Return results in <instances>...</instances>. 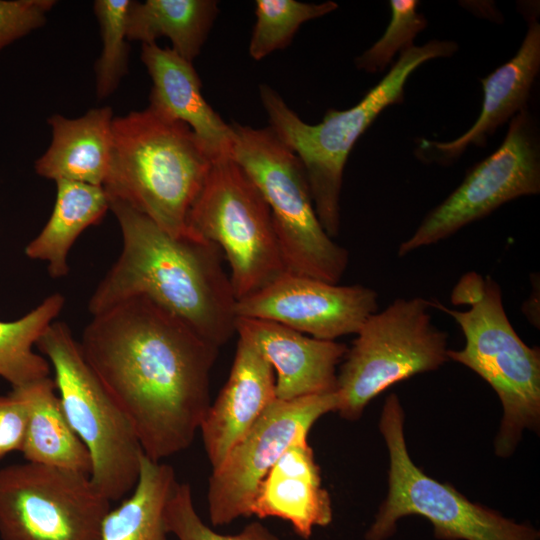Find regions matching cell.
<instances>
[{
    "label": "cell",
    "instance_id": "obj_1",
    "mask_svg": "<svg viewBox=\"0 0 540 540\" xmlns=\"http://www.w3.org/2000/svg\"><path fill=\"white\" fill-rule=\"evenodd\" d=\"M79 344L147 457L161 461L191 445L211 405L219 348L141 296L92 315Z\"/></svg>",
    "mask_w": 540,
    "mask_h": 540
},
{
    "label": "cell",
    "instance_id": "obj_2",
    "mask_svg": "<svg viewBox=\"0 0 540 540\" xmlns=\"http://www.w3.org/2000/svg\"><path fill=\"white\" fill-rule=\"evenodd\" d=\"M122 250L88 304L97 314L132 297H145L219 348L235 331L236 302L217 245L176 237L126 203L109 199Z\"/></svg>",
    "mask_w": 540,
    "mask_h": 540
},
{
    "label": "cell",
    "instance_id": "obj_3",
    "mask_svg": "<svg viewBox=\"0 0 540 540\" xmlns=\"http://www.w3.org/2000/svg\"><path fill=\"white\" fill-rule=\"evenodd\" d=\"M110 166L103 188L176 237H193L190 208L214 158L184 123L149 106L114 117ZM196 238V237H195Z\"/></svg>",
    "mask_w": 540,
    "mask_h": 540
},
{
    "label": "cell",
    "instance_id": "obj_4",
    "mask_svg": "<svg viewBox=\"0 0 540 540\" xmlns=\"http://www.w3.org/2000/svg\"><path fill=\"white\" fill-rule=\"evenodd\" d=\"M451 303L468 306L461 311L437 300L430 306L449 315L461 328L465 345L448 349L447 357L482 377L498 395L503 418L495 453L514 452L524 429L537 430L540 422V350L528 346L506 314L502 291L491 276L475 271L462 275L451 292Z\"/></svg>",
    "mask_w": 540,
    "mask_h": 540
},
{
    "label": "cell",
    "instance_id": "obj_5",
    "mask_svg": "<svg viewBox=\"0 0 540 540\" xmlns=\"http://www.w3.org/2000/svg\"><path fill=\"white\" fill-rule=\"evenodd\" d=\"M457 49V43L440 40L413 46L355 106L329 109L314 125L304 122L272 87L259 86L269 127L301 161L316 214L331 238L340 230L343 172L354 144L386 107L403 101L405 83L414 70L429 60L452 56Z\"/></svg>",
    "mask_w": 540,
    "mask_h": 540
},
{
    "label": "cell",
    "instance_id": "obj_6",
    "mask_svg": "<svg viewBox=\"0 0 540 540\" xmlns=\"http://www.w3.org/2000/svg\"><path fill=\"white\" fill-rule=\"evenodd\" d=\"M231 158L266 201L287 273L338 284L348 251L321 225L301 161L268 126L232 124Z\"/></svg>",
    "mask_w": 540,
    "mask_h": 540
},
{
    "label": "cell",
    "instance_id": "obj_7",
    "mask_svg": "<svg viewBox=\"0 0 540 540\" xmlns=\"http://www.w3.org/2000/svg\"><path fill=\"white\" fill-rule=\"evenodd\" d=\"M54 373L65 416L91 458L90 480L108 500L130 493L144 454L130 419L86 361L69 326L54 321L36 343Z\"/></svg>",
    "mask_w": 540,
    "mask_h": 540
},
{
    "label": "cell",
    "instance_id": "obj_8",
    "mask_svg": "<svg viewBox=\"0 0 540 540\" xmlns=\"http://www.w3.org/2000/svg\"><path fill=\"white\" fill-rule=\"evenodd\" d=\"M193 237L217 245L230 266L237 300L287 273L270 209L232 158L214 160L187 218Z\"/></svg>",
    "mask_w": 540,
    "mask_h": 540
},
{
    "label": "cell",
    "instance_id": "obj_9",
    "mask_svg": "<svg viewBox=\"0 0 540 540\" xmlns=\"http://www.w3.org/2000/svg\"><path fill=\"white\" fill-rule=\"evenodd\" d=\"M430 308L422 297L398 298L367 318L337 373L342 418L359 419L388 387L449 360L448 333L432 322Z\"/></svg>",
    "mask_w": 540,
    "mask_h": 540
},
{
    "label": "cell",
    "instance_id": "obj_10",
    "mask_svg": "<svg viewBox=\"0 0 540 540\" xmlns=\"http://www.w3.org/2000/svg\"><path fill=\"white\" fill-rule=\"evenodd\" d=\"M389 451V489L366 540H386L396 523L407 515H420L441 540H538L532 526L519 524L500 513L469 501L451 485L427 476L411 460L404 437V411L396 394L383 405L379 422Z\"/></svg>",
    "mask_w": 540,
    "mask_h": 540
},
{
    "label": "cell",
    "instance_id": "obj_11",
    "mask_svg": "<svg viewBox=\"0 0 540 540\" xmlns=\"http://www.w3.org/2000/svg\"><path fill=\"white\" fill-rule=\"evenodd\" d=\"M110 509L89 475L27 461L0 469L2 540H98Z\"/></svg>",
    "mask_w": 540,
    "mask_h": 540
},
{
    "label": "cell",
    "instance_id": "obj_12",
    "mask_svg": "<svg viewBox=\"0 0 540 540\" xmlns=\"http://www.w3.org/2000/svg\"><path fill=\"white\" fill-rule=\"evenodd\" d=\"M539 192V135L525 108L511 119L499 148L473 166L460 185L400 243L398 256L436 244L503 204Z\"/></svg>",
    "mask_w": 540,
    "mask_h": 540
},
{
    "label": "cell",
    "instance_id": "obj_13",
    "mask_svg": "<svg viewBox=\"0 0 540 540\" xmlns=\"http://www.w3.org/2000/svg\"><path fill=\"white\" fill-rule=\"evenodd\" d=\"M337 391L292 400L275 399L245 436L231 449L209 478L210 521L226 525L251 516L258 487L281 455L307 440L315 422L337 412Z\"/></svg>",
    "mask_w": 540,
    "mask_h": 540
},
{
    "label": "cell",
    "instance_id": "obj_14",
    "mask_svg": "<svg viewBox=\"0 0 540 540\" xmlns=\"http://www.w3.org/2000/svg\"><path fill=\"white\" fill-rule=\"evenodd\" d=\"M378 307V293L370 287L285 273L237 300L235 311L237 317L268 320L317 339L335 340L356 334Z\"/></svg>",
    "mask_w": 540,
    "mask_h": 540
},
{
    "label": "cell",
    "instance_id": "obj_15",
    "mask_svg": "<svg viewBox=\"0 0 540 540\" xmlns=\"http://www.w3.org/2000/svg\"><path fill=\"white\" fill-rule=\"evenodd\" d=\"M235 331L251 342L275 374V396L280 400L337 391V366L347 346L317 339L282 324L237 317Z\"/></svg>",
    "mask_w": 540,
    "mask_h": 540
},
{
    "label": "cell",
    "instance_id": "obj_16",
    "mask_svg": "<svg viewBox=\"0 0 540 540\" xmlns=\"http://www.w3.org/2000/svg\"><path fill=\"white\" fill-rule=\"evenodd\" d=\"M276 399L272 366L239 337L229 377L201 425L204 449L217 468Z\"/></svg>",
    "mask_w": 540,
    "mask_h": 540
},
{
    "label": "cell",
    "instance_id": "obj_17",
    "mask_svg": "<svg viewBox=\"0 0 540 540\" xmlns=\"http://www.w3.org/2000/svg\"><path fill=\"white\" fill-rule=\"evenodd\" d=\"M540 70V25L529 22L526 36L513 58L482 78L483 104L475 123L451 141H418L416 155L423 162L448 165L470 146L485 145L502 124L527 108L531 88Z\"/></svg>",
    "mask_w": 540,
    "mask_h": 540
},
{
    "label": "cell",
    "instance_id": "obj_18",
    "mask_svg": "<svg viewBox=\"0 0 540 540\" xmlns=\"http://www.w3.org/2000/svg\"><path fill=\"white\" fill-rule=\"evenodd\" d=\"M141 60L151 79L149 107L186 124L214 160L231 158L234 132L202 95V83L192 62L170 48L142 44Z\"/></svg>",
    "mask_w": 540,
    "mask_h": 540
},
{
    "label": "cell",
    "instance_id": "obj_19",
    "mask_svg": "<svg viewBox=\"0 0 540 540\" xmlns=\"http://www.w3.org/2000/svg\"><path fill=\"white\" fill-rule=\"evenodd\" d=\"M251 515L288 521L303 539L311 537L315 526L330 524V496L321 485L320 468L307 440L291 445L263 478Z\"/></svg>",
    "mask_w": 540,
    "mask_h": 540
},
{
    "label": "cell",
    "instance_id": "obj_20",
    "mask_svg": "<svg viewBox=\"0 0 540 540\" xmlns=\"http://www.w3.org/2000/svg\"><path fill=\"white\" fill-rule=\"evenodd\" d=\"M113 119L108 106L90 109L75 119L50 116L52 139L35 162L36 173L55 182L67 180L103 187L110 166Z\"/></svg>",
    "mask_w": 540,
    "mask_h": 540
},
{
    "label": "cell",
    "instance_id": "obj_21",
    "mask_svg": "<svg viewBox=\"0 0 540 540\" xmlns=\"http://www.w3.org/2000/svg\"><path fill=\"white\" fill-rule=\"evenodd\" d=\"M12 390L27 408L25 460L90 475V454L65 416L54 380L47 377Z\"/></svg>",
    "mask_w": 540,
    "mask_h": 540
},
{
    "label": "cell",
    "instance_id": "obj_22",
    "mask_svg": "<svg viewBox=\"0 0 540 540\" xmlns=\"http://www.w3.org/2000/svg\"><path fill=\"white\" fill-rule=\"evenodd\" d=\"M55 183L53 211L24 253L30 259L47 262L52 278H62L69 273L68 255L74 242L85 229L102 220L110 205L102 186L67 180Z\"/></svg>",
    "mask_w": 540,
    "mask_h": 540
},
{
    "label": "cell",
    "instance_id": "obj_23",
    "mask_svg": "<svg viewBox=\"0 0 540 540\" xmlns=\"http://www.w3.org/2000/svg\"><path fill=\"white\" fill-rule=\"evenodd\" d=\"M218 12L214 0L132 1L127 16V39L152 44L166 37L174 52L192 62L199 55Z\"/></svg>",
    "mask_w": 540,
    "mask_h": 540
},
{
    "label": "cell",
    "instance_id": "obj_24",
    "mask_svg": "<svg viewBox=\"0 0 540 540\" xmlns=\"http://www.w3.org/2000/svg\"><path fill=\"white\" fill-rule=\"evenodd\" d=\"M175 471L142 455L131 495L105 515L98 540H167V502L177 484Z\"/></svg>",
    "mask_w": 540,
    "mask_h": 540
},
{
    "label": "cell",
    "instance_id": "obj_25",
    "mask_svg": "<svg viewBox=\"0 0 540 540\" xmlns=\"http://www.w3.org/2000/svg\"><path fill=\"white\" fill-rule=\"evenodd\" d=\"M65 299L54 293L13 321L0 320V377L12 388L49 377L48 360L33 347L61 313Z\"/></svg>",
    "mask_w": 540,
    "mask_h": 540
},
{
    "label": "cell",
    "instance_id": "obj_26",
    "mask_svg": "<svg viewBox=\"0 0 540 540\" xmlns=\"http://www.w3.org/2000/svg\"><path fill=\"white\" fill-rule=\"evenodd\" d=\"M337 8L333 1L318 4L296 0L255 1L256 22L249 43L250 56L261 60L276 50L286 48L302 24Z\"/></svg>",
    "mask_w": 540,
    "mask_h": 540
},
{
    "label": "cell",
    "instance_id": "obj_27",
    "mask_svg": "<svg viewBox=\"0 0 540 540\" xmlns=\"http://www.w3.org/2000/svg\"><path fill=\"white\" fill-rule=\"evenodd\" d=\"M130 0H96L94 13L99 23L102 51L96 62L98 98L112 94L127 73V16Z\"/></svg>",
    "mask_w": 540,
    "mask_h": 540
},
{
    "label": "cell",
    "instance_id": "obj_28",
    "mask_svg": "<svg viewBox=\"0 0 540 540\" xmlns=\"http://www.w3.org/2000/svg\"><path fill=\"white\" fill-rule=\"evenodd\" d=\"M389 3L390 22L382 37L355 59L359 70L382 72L396 53H403L414 46L415 37L427 26L426 18L418 12V1L391 0Z\"/></svg>",
    "mask_w": 540,
    "mask_h": 540
},
{
    "label": "cell",
    "instance_id": "obj_29",
    "mask_svg": "<svg viewBox=\"0 0 540 540\" xmlns=\"http://www.w3.org/2000/svg\"><path fill=\"white\" fill-rule=\"evenodd\" d=\"M168 533L178 540H280L259 521L247 524L239 533L224 535L208 527L193 504L191 487L177 482L165 509Z\"/></svg>",
    "mask_w": 540,
    "mask_h": 540
},
{
    "label": "cell",
    "instance_id": "obj_30",
    "mask_svg": "<svg viewBox=\"0 0 540 540\" xmlns=\"http://www.w3.org/2000/svg\"><path fill=\"white\" fill-rule=\"evenodd\" d=\"M54 0H0V51L43 26Z\"/></svg>",
    "mask_w": 540,
    "mask_h": 540
},
{
    "label": "cell",
    "instance_id": "obj_31",
    "mask_svg": "<svg viewBox=\"0 0 540 540\" xmlns=\"http://www.w3.org/2000/svg\"><path fill=\"white\" fill-rule=\"evenodd\" d=\"M27 425V408L14 390L0 396V460L7 454L22 450Z\"/></svg>",
    "mask_w": 540,
    "mask_h": 540
},
{
    "label": "cell",
    "instance_id": "obj_32",
    "mask_svg": "<svg viewBox=\"0 0 540 540\" xmlns=\"http://www.w3.org/2000/svg\"><path fill=\"white\" fill-rule=\"evenodd\" d=\"M538 281H537V284L533 285V292L523 305V312L525 316L530 321V323L537 328H539V314L536 313V309L537 311H539V308L536 307V304L539 305V282Z\"/></svg>",
    "mask_w": 540,
    "mask_h": 540
}]
</instances>
